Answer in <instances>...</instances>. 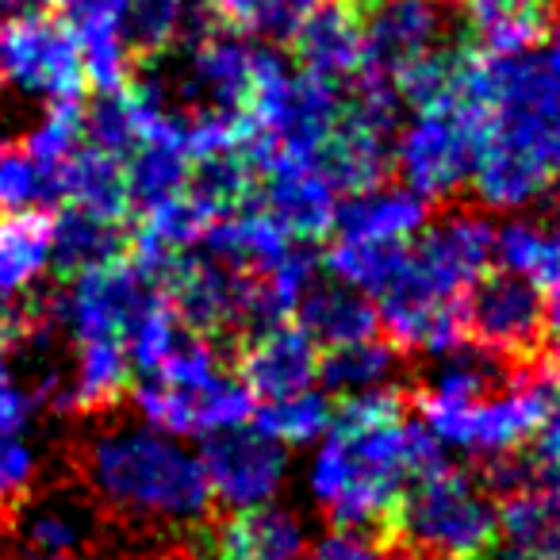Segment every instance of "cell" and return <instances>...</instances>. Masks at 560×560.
Instances as JSON below:
<instances>
[{
    "mask_svg": "<svg viewBox=\"0 0 560 560\" xmlns=\"http://www.w3.org/2000/svg\"><path fill=\"white\" fill-rule=\"evenodd\" d=\"M127 407L93 419H66L50 465H58L104 514L116 549L150 552L200 541L219 518L200 457L162 430L127 422Z\"/></svg>",
    "mask_w": 560,
    "mask_h": 560,
    "instance_id": "6da1fadb",
    "label": "cell"
},
{
    "mask_svg": "<svg viewBox=\"0 0 560 560\" xmlns=\"http://www.w3.org/2000/svg\"><path fill=\"white\" fill-rule=\"evenodd\" d=\"M407 411L411 396L399 384L335 399L330 438L312 465V495L338 529L381 537L407 483L445 465L438 438Z\"/></svg>",
    "mask_w": 560,
    "mask_h": 560,
    "instance_id": "7a4b0ae2",
    "label": "cell"
},
{
    "mask_svg": "<svg viewBox=\"0 0 560 560\" xmlns=\"http://www.w3.org/2000/svg\"><path fill=\"white\" fill-rule=\"evenodd\" d=\"M384 552H427L445 560H488L499 549V499L476 468H450L411 480L384 534Z\"/></svg>",
    "mask_w": 560,
    "mask_h": 560,
    "instance_id": "3957f363",
    "label": "cell"
},
{
    "mask_svg": "<svg viewBox=\"0 0 560 560\" xmlns=\"http://www.w3.org/2000/svg\"><path fill=\"white\" fill-rule=\"evenodd\" d=\"M457 323L465 342L506 361L549 358V292L514 269H480L457 292Z\"/></svg>",
    "mask_w": 560,
    "mask_h": 560,
    "instance_id": "277c9868",
    "label": "cell"
},
{
    "mask_svg": "<svg viewBox=\"0 0 560 560\" xmlns=\"http://www.w3.org/2000/svg\"><path fill=\"white\" fill-rule=\"evenodd\" d=\"M488 135V112L472 104H445L415 116L396 135V173L430 203L468 192L476 154Z\"/></svg>",
    "mask_w": 560,
    "mask_h": 560,
    "instance_id": "5b68a950",
    "label": "cell"
},
{
    "mask_svg": "<svg viewBox=\"0 0 560 560\" xmlns=\"http://www.w3.org/2000/svg\"><path fill=\"white\" fill-rule=\"evenodd\" d=\"M0 85H16L20 93L39 101H85L89 81L81 50L62 16L0 20Z\"/></svg>",
    "mask_w": 560,
    "mask_h": 560,
    "instance_id": "8992f818",
    "label": "cell"
},
{
    "mask_svg": "<svg viewBox=\"0 0 560 560\" xmlns=\"http://www.w3.org/2000/svg\"><path fill=\"white\" fill-rule=\"evenodd\" d=\"M361 39H365L361 73L392 81L430 50L472 43V35H468V20L457 16V4H445V0H373L361 12Z\"/></svg>",
    "mask_w": 560,
    "mask_h": 560,
    "instance_id": "52a82bcc",
    "label": "cell"
},
{
    "mask_svg": "<svg viewBox=\"0 0 560 560\" xmlns=\"http://www.w3.org/2000/svg\"><path fill=\"white\" fill-rule=\"evenodd\" d=\"M219 511L265 503L289 472V445L265 434L254 422L223 427L203 442L200 457Z\"/></svg>",
    "mask_w": 560,
    "mask_h": 560,
    "instance_id": "ba28073f",
    "label": "cell"
},
{
    "mask_svg": "<svg viewBox=\"0 0 560 560\" xmlns=\"http://www.w3.org/2000/svg\"><path fill=\"white\" fill-rule=\"evenodd\" d=\"M188 66L180 81V104L192 112H223L249 119L254 96V47L242 32L215 24L196 43H188Z\"/></svg>",
    "mask_w": 560,
    "mask_h": 560,
    "instance_id": "9c48e42d",
    "label": "cell"
},
{
    "mask_svg": "<svg viewBox=\"0 0 560 560\" xmlns=\"http://www.w3.org/2000/svg\"><path fill=\"white\" fill-rule=\"evenodd\" d=\"M319 342L300 323L277 319L238 346L231 369L254 399H284L319 381Z\"/></svg>",
    "mask_w": 560,
    "mask_h": 560,
    "instance_id": "30bf717a",
    "label": "cell"
},
{
    "mask_svg": "<svg viewBox=\"0 0 560 560\" xmlns=\"http://www.w3.org/2000/svg\"><path fill=\"white\" fill-rule=\"evenodd\" d=\"M307 549V526L296 511L277 503H254L242 511H219L208 529V560H300Z\"/></svg>",
    "mask_w": 560,
    "mask_h": 560,
    "instance_id": "8fae6325",
    "label": "cell"
},
{
    "mask_svg": "<svg viewBox=\"0 0 560 560\" xmlns=\"http://www.w3.org/2000/svg\"><path fill=\"white\" fill-rule=\"evenodd\" d=\"M289 50L296 70L346 89L361 73V58H365L361 12L350 0H323L289 39Z\"/></svg>",
    "mask_w": 560,
    "mask_h": 560,
    "instance_id": "7c38bea8",
    "label": "cell"
},
{
    "mask_svg": "<svg viewBox=\"0 0 560 560\" xmlns=\"http://www.w3.org/2000/svg\"><path fill=\"white\" fill-rule=\"evenodd\" d=\"M66 27L81 50L85 81L93 93H112L131 81L135 58L127 50V0H66Z\"/></svg>",
    "mask_w": 560,
    "mask_h": 560,
    "instance_id": "4fadbf2b",
    "label": "cell"
},
{
    "mask_svg": "<svg viewBox=\"0 0 560 560\" xmlns=\"http://www.w3.org/2000/svg\"><path fill=\"white\" fill-rule=\"evenodd\" d=\"M552 165L537 150H526L518 142L483 135V147L476 154L472 177H468V200L480 208H526V203L549 196L552 188Z\"/></svg>",
    "mask_w": 560,
    "mask_h": 560,
    "instance_id": "5bb4252c",
    "label": "cell"
},
{
    "mask_svg": "<svg viewBox=\"0 0 560 560\" xmlns=\"http://www.w3.org/2000/svg\"><path fill=\"white\" fill-rule=\"evenodd\" d=\"M292 315L319 342V350L381 335V312L369 300V292L353 289V284H346L338 277L335 280L315 277L304 289V296L296 300Z\"/></svg>",
    "mask_w": 560,
    "mask_h": 560,
    "instance_id": "9a60e30c",
    "label": "cell"
},
{
    "mask_svg": "<svg viewBox=\"0 0 560 560\" xmlns=\"http://www.w3.org/2000/svg\"><path fill=\"white\" fill-rule=\"evenodd\" d=\"M131 254V226L116 219H101L73 203H58L55 231H50V265L58 280H73L89 269Z\"/></svg>",
    "mask_w": 560,
    "mask_h": 560,
    "instance_id": "2e32d148",
    "label": "cell"
},
{
    "mask_svg": "<svg viewBox=\"0 0 560 560\" xmlns=\"http://www.w3.org/2000/svg\"><path fill=\"white\" fill-rule=\"evenodd\" d=\"M434 203L415 188L376 185L365 192H350V200L335 211L338 238H365V242H407L422 231Z\"/></svg>",
    "mask_w": 560,
    "mask_h": 560,
    "instance_id": "e0dca14e",
    "label": "cell"
},
{
    "mask_svg": "<svg viewBox=\"0 0 560 560\" xmlns=\"http://www.w3.org/2000/svg\"><path fill=\"white\" fill-rule=\"evenodd\" d=\"M66 180V200L73 208H85L101 219H116V223H131V188H127V170L124 158L108 154V150L81 142L62 165Z\"/></svg>",
    "mask_w": 560,
    "mask_h": 560,
    "instance_id": "ac0fdd59",
    "label": "cell"
},
{
    "mask_svg": "<svg viewBox=\"0 0 560 560\" xmlns=\"http://www.w3.org/2000/svg\"><path fill=\"white\" fill-rule=\"evenodd\" d=\"M55 208L0 211V300L20 296L50 261Z\"/></svg>",
    "mask_w": 560,
    "mask_h": 560,
    "instance_id": "d6986e66",
    "label": "cell"
},
{
    "mask_svg": "<svg viewBox=\"0 0 560 560\" xmlns=\"http://www.w3.org/2000/svg\"><path fill=\"white\" fill-rule=\"evenodd\" d=\"M399 365H407L399 358V350L388 338H361V342H346V346H330L319 353V381L330 396H361V392L384 388L388 376Z\"/></svg>",
    "mask_w": 560,
    "mask_h": 560,
    "instance_id": "ffe728a7",
    "label": "cell"
},
{
    "mask_svg": "<svg viewBox=\"0 0 560 560\" xmlns=\"http://www.w3.org/2000/svg\"><path fill=\"white\" fill-rule=\"evenodd\" d=\"M62 200V165H43L24 142H0V211L58 208Z\"/></svg>",
    "mask_w": 560,
    "mask_h": 560,
    "instance_id": "44dd1931",
    "label": "cell"
},
{
    "mask_svg": "<svg viewBox=\"0 0 560 560\" xmlns=\"http://www.w3.org/2000/svg\"><path fill=\"white\" fill-rule=\"evenodd\" d=\"M499 534L511 549L560 560V491H526L499 503Z\"/></svg>",
    "mask_w": 560,
    "mask_h": 560,
    "instance_id": "7402d4cb",
    "label": "cell"
},
{
    "mask_svg": "<svg viewBox=\"0 0 560 560\" xmlns=\"http://www.w3.org/2000/svg\"><path fill=\"white\" fill-rule=\"evenodd\" d=\"M407 242H365V238H338L335 234V242H330L327 254H323V265H327L338 280L353 284V289L381 296V292L388 289V280L399 272V265H404Z\"/></svg>",
    "mask_w": 560,
    "mask_h": 560,
    "instance_id": "603a6c76",
    "label": "cell"
},
{
    "mask_svg": "<svg viewBox=\"0 0 560 560\" xmlns=\"http://www.w3.org/2000/svg\"><path fill=\"white\" fill-rule=\"evenodd\" d=\"M335 422V396L323 392H296V396L269 399L265 407H254V427L272 434L284 445H307L319 434H327Z\"/></svg>",
    "mask_w": 560,
    "mask_h": 560,
    "instance_id": "cb8c5ba5",
    "label": "cell"
},
{
    "mask_svg": "<svg viewBox=\"0 0 560 560\" xmlns=\"http://www.w3.org/2000/svg\"><path fill=\"white\" fill-rule=\"evenodd\" d=\"M495 254L503 269H514L522 277L541 284L545 272V226L534 223H506L503 231H495Z\"/></svg>",
    "mask_w": 560,
    "mask_h": 560,
    "instance_id": "d4e9b609",
    "label": "cell"
},
{
    "mask_svg": "<svg viewBox=\"0 0 560 560\" xmlns=\"http://www.w3.org/2000/svg\"><path fill=\"white\" fill-rule=\"evenodd\" d=\"M323 0H261L249 20V35H257L269 47H289V39L300 32L307 16L319 9Z\"/></svg>",
    "mask_w": 560,
    "mask_h": 560,
    "instance_id": "484cf974",
    "label": "cell"
},
{
    "mask_svg": "<svg viewBox=\"0 0 560 560\" xmlns=\"http://www.w3.org/2000/svg\"><path fill=\"white\" fill-rule=\"evenodd\" d=\"M39 480V460L16 434H0V499L20 506Z\"/></svg>",
    "mask_w": 560,
    "mask_h": 560,
    "instance_id": "4316f807",
    "label": "cell"
},
{
    "mask_svg": "<svg viewBox=\"0 0 560 560\" xmlns=\"http://www.w3.org/2000/svg\"><path fill=\"white\" fill-rule=\"evenodd\" d=\"M312 560H388L384 545L373 534H361V529H335L315 545Z\"/></svg>",
    "mask_w": 560,
    "mask_h": 560,
    "instance_id": "83f0119b",
    "label": "cell"
},
{
    "mask_svg": "<svg viewBox=\"0 0 560 560\" xmlns=\"http://www.w3.org/2000/svg\"><path fill=\"white\" fill-rule=\"evenodd\" d=\"M35 411L32 392L16 388L9 376V369H0V434H16V430L27 427Z\"/></svg>",
    "mask_w": 560,
    "mask_h": 560,
    "instance_id": "f1b7e54d",
    "label": "cell"
},
{
    "mask_svg": "<svg viewBox=\"0 0 560 560\" xmlns=\"http://www.w3.org/2000/svg\"><path fill=\"white\" fill-rule=\"evenodd\" d=\"M257 4L261 0H208V9L215 12L219 24L234 27V32H249V20H254Z\"/></svg>",
    "mask_w": 560,
    "mask_h": 560,
    "instance_id": "f546056e",
    "label": "cell"
},
{
    "mask_svg": "<svg viewBox=\"0 0 560 560\" xmlns=\"http://www.w3.org/2000/svg\"><path fill=\"white\" fill-rule=\"evenodd\" d=\"M20 342H24V315H20V307H0V369L9 365Z\"/></svg>",
    "mask_w": 560,
    "mask_h": 560,
    "instance_id": "4dcf8cb0",
    "label": "cell"
},
{
    "mask_svg": "<svg viewBox=\"0 0 560 560\" xmlns=\"http://www.w3.org/2000/svg\"><path fill=\"white\" fill-rule=\"evenodd\" d=\"M549 165H552V177L560 180V124L552 131V142H549Z\"/></svg>",
    "mask_w": 560,
    "mask_h": 560,
    "instance_id": "1f68e13d",
    "label": "cell"
},
{
    "mask_svg": "<svg viewBox=\"0 0 560 560\" xmlns=\"http://www.w3.org/2000/svg\"><path fill=\"white\" fill-rule=\"evenodd\" d=\"M495 560H545V557H537V552H526V549H506V552H499Z\"/></svg>",
    "mask_w": 560,
    "mask_h": 560,
    "instance_id": "d6a6232c",
    "label": "cell"
},
{
    "mask_svg": "<svg viewBox=\"0 0 560 560\" xmlns=\"http://www.w3.org/2000/svg\"><path fill=\"white\" fill-rule=\"evenodd\" d=\"M96 560H142L139 552H127V549H108V552H101Z\"/></svg>",
    "mask_w": 560,
    "mask_h": 560,
    "instance_id": "836d02e7",
    "label": "cell"
},
{
    "mask_svg": "<svg viewBox=\"0 0 560 560\" xmlns=\"http://www.w3.org/2000/svg\"><path fill=\"white\" fill-rule=\"evenodd\" d=\"M388 560H445V557H427V552H388Z\"/></svg>",
    "mask_w": 560,
    "mask_h": 560,
    "instance_id": "e575fe53",
    "label": "cell"
},
{
    "mask_svg": "<svg viewBox=\"0 0 560 560\" xmlns=\"http://www.w3.org/2000/svg\"><path fill=\"white\" fill-rule=\"evenodd\" d=\"M545 47H549V55H552V62L560 66V24H557V32H552V39L545 43Z\"/></svg>",
    "mask_w": 560,
    "mask_h": 560,
    "instance_id": "d590c367",
    "label": "cell"
},
{
    "mask_svg": "<svg viewBox=\"0 0 560 560\" xmlns=\"http://www.w3.org/2000/svg\"><path fill=\"white\" fill-rule=\"evenodd\" d=\"M445 4H460V9H465V4H468V0H445Z\"/></svg>",
    "mask_w": 560,
    "mask_h": 560,
    "instance_id": "8d00e7d4",
    "label": "cell"
}]
</instances>
